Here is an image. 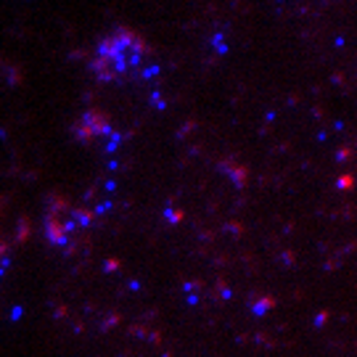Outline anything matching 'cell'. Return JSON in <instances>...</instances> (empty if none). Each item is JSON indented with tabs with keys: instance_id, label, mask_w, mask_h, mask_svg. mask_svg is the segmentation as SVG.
I'll return each instance as SVG.
<instances>
[{
	"instance_id": "cell-1",
	"label": "cell",
	"mask_w": 357,
	"mask_h": 357,
	"mask_svg": "<svg viewBox=\"0 0 357 357\" xmlns=\"http://www.w3.org/2000/svg\"><path fill=\"white\" fill-rule=\"evenodd\" d=\"M143 45L132 35H112L98 45L93 69L103 79H125L130 72H135V64L141 61Z\"/></svg>"
},
{
	"instance_id": "cell-2",
	"label": "cell",
	"mask_w": 357,
	"mask_h": 357,
	"mask_svg": "<svg viewBox=\"0 0 357 357\" xmlns=\"http://www.w3.org/2000/svg\"><path fill=\"white\" fill-rule=\"evenodd\" d=\"M6 268V249H3V243H0V273Z\"/></svg>"
}]
</instances>
